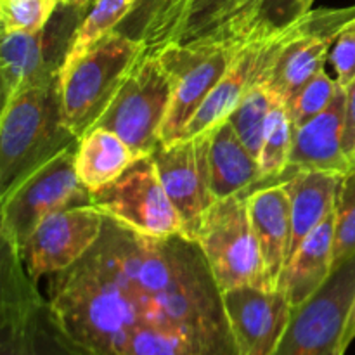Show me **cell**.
Wrapping results in <instances>:
<instances>
[{
    "instance_id": "obj_1",
    "label": "cell",
    "mask_w": 355,
    "mask_h": 355,
    "mask_svg": "<svg viewBox=\"0 0 355 355\" xmlns=\"http://www.w3.org/2000/svg\"><path fill=\"white\" fill-rule=\"evenodd\" d=\"M66 331L92 355H238L200 245L104 218L96 245L49 281Z\"/></svg>"
},
{
    "instance_id": "obj_2",
    "label": "cell",
    "mask_w": 355,
    "mask_h": 355,
    "mask_svg": "<svg viewBox=\"0 0 355 355\" xmlns=\"http://www.w3.org/2000/svg\"><path fill=\"white\" fill-rule=\"evenodd\" d=\"M75 144L62 120L59 78L10 97L0 116V198Z\"/></svg>"
},
{
    "instance_id": "obj_3",
    "label": "cell",
    "mask_w": 355,
    "mask_h": 355,
    "mask_svg": "<svg viewBox=\"0 0 355 355\" xmlns=\"http://www.w3.org/2000/svg\"><path fill=\"white\" fill-rule=\"evenodd\" d=\"M0 355H92L55 315L19 248L0 238Z\"/></svg>"
},
{
    "instance_id": "obj_4",
    "label": "cell",
    "mask_w": 355,
    "mask_h": 355,
    "mask_svg": "<svg viewBox=\"0 0 355 355\" xmlns=\"http://www.w3.org/2000/svg\"><path fill=\"white\" fill-rule=\"evenodd\" d=\"M146 52L142 42L114 31L59 73L62 120L76 139L96 127Z\"/></svg>"
},
{
    "instance_id": "obj_5",
    "label": "cell",
    "mask_w": 355,
    "mask_h": 355,
    "mask_svg": "<svg viewBox=\"0 0 355 355\" xmlns=\"http://www.w3.org/2000/svg\"><path fill=\"white\" fill-rule=\"evenodd\" d=\"M354 23L355 6L312 9L290 28L266 40L257 82L284 104L324 69L336 37Z\"/></svg>"
},
{
    "instance_id": "obj_6",
    "label": "cell",
    "mask_w": 355,
    "mask_h": 355,
    "mask_svg": "<svg viewBox=\"0 0 355 355\" xmlns=\"http://www.w3.org/2000/svg\"><path fill=\"white\" fill-rule=\"evenodd\" d=\"M246 194L215 201L194 234L222 293L243 286L269 290Z\"/></svg>"
},
{
    "instance_id": "obj_7",
    "label": "cell",
    "mask_w": 355,
    "mask_h": 355,
    "mask_svg": "<svg viewBox=\"0 0 355 355\" xmlns=\"http://www.w3.org/2000/svg\"><path fill=\"white\" fill-rule=\"evenodd\" d=\"M170 103L172 80L158 54L146 52L96 127L123 139L139 158L151 156L162 144Z\"/></svg>"
},
{
    "instance_id": "obj_8",
    "label": "cell",
    "mask_w": 355,
    "mask_h": 355,
    "mask_svg": "<svg viewBox=\"0 0 355 355\" xmlns=\"http://www.w3.org/2000/svg\"><path fill=\"white\" fill-rule=\"evenodd\" d=\"M75 153L76 144L49 159L0 198V238L9 239L19 252L45 217L71 205L90 203V193L76 173Z\"/></svg>"
},
{
    "instance_id": "obj_9",
    "label": "cell",
    "mask_w": 355,
    "mask_h": 355,
    "mask_svg": "<svg viewBox=\"0 0 355 355\" xmlns=\"http://www.w3.org/2000/svg\"><path fill=\"white\" fill-rule=\"evenodd\" d=\"M355 298V255L333 269L321 290L290 319L270 355H345L342 350L347 321Z\"/></svg>"
},
{
    "instance_id": "obj_10",
    "label": "cell",
    "mask_w": 355,
    "mask_h": 355,
    "mask_svg": "<svg viewBox=\"0 0 355 355\" xmlns=\"http://www.w3.org/2000/svg\"><path fill=\"white\" fill-rule=\"evenodd\" d=\"M239 49L227 42H173L156 52L172 80V103L163 127L162 144L180 139L208 94L231 68Z\"/></svg>"
},
{
    "instance_id": "obj_11",
    "label": "cell",
    "mask_w": 355,
    "mask_h": 355,
    "mask_svg": "<svg viewBox=\"0 0 355 355\" xmlns=\"http://www.w3.org/2000/svg\"><path fill=\"white\" fill-rule=\"evenodd\" d=\"M90 203L106 217L142 234L155 238L184 234L182 218L166 194L151 156L137 159L116 180L90 193Z\"/></svg>"
},
{
    "instance_id": "obj_12",
    "label": "cell",
    "mask_w": 355,
    "mask_h": 355,
    "mask_svg": "<svg viewBox=\"0 0 355 355\" xmlns=\"http://www.w3.org/2000/svg\"><path fill=\"white\" fill-rule=\"evenodd\" d=\"M82 10L62 6L61 19L55 14L38 31H6L0 42L2 104L28 87L59 78L73 33L83 17Z\"/></svg>"
},
{
    "instance_id": "obj_13",
    "label": "cell",
    "mask_w": 355,
    "mask_h": 355,
    "mask_svg": "<svg viewBox=\"0 0 355 355\" xmlns=\"http://www.w3.org/2000/svg\"><path fill=\"white\" fill-rule=\"evenodd\" d=\"M106 215L92 203L71 205L45 217L21 248V257L35 281L78 262L99 239Z\"/></svg>"
},
{
    "instance_id": "obj_14",
    "label": "cell",
    "mask_w": 355,
    "mask_h": 355,
    "mask_svg": "<svg viewBox=\"0 0 355 355\" xmlns=\"http://www.w3.org/2000/svg\"><path fill=\"white\" fill-rule=\"evenodd\" d=\"M210 135L211 130L196 137H180L163 142L151 155L159 180L184 224V234L194 239L200 222L215 203L210 187Z\"/></svg>"
},
{
    "instance_id": "obj_15",
    "label": "cell",
    "mask_w": 355,
    "mask_h": 355,
    "mask_svg": "<svg viewBox=\"0 0 355 355\" xmlns=\"http://www.w3.org/2000/svg\"><path fill=\"white\" fill-rule=\"evenodd\" d=\"M238 355H270L288 324L291 305L283 291L243 286L224 291Z\"/></svg>"
},
{
    "instance_id": "obj_16",
    "label": "cell",
    "mask_w": 355,
    "mask_h": 355,
    "mask_svg": "<svg viewBox=\"0 0 355 355\" xmlns=\"http://www.w3.org/2000/svg\"><path fill=\"white\" fill-rule=\"evenodd\" d=\"M253 231L262 253L263 270L269 290H277L286 267L291 243V207L284 180L255 187L248 194Z\"/></svg>"
},
{
    "instance_id": "obj_17",
    "label": "cell",
    "mask_w": 355,
    "mask_h": 355,
    "mask_svg": "<svg viewBox=\"0 0 355 355\" xmlns=\"http://www.w3.org/2000/svg\"><path fill=\"white\" fill-rule=\"evenodd\" d=\"M347 92L340 87L335 99L318 116L293 132L288 170H324L347 173L350 163L343 151Z\"/></svg>"
},
{
    "instance_id": "obj_18",
    "label": "cell",
    "mask_w": 355,
    "mask_h": 355,
    "mask_svg": "<svg viewBox=\"0 0 355 355\" xmlns=\"http://www.w3.org/2000/svg\"><path fill=\"white\" fill-rule=\"evenodd\" d=\"M333 239H335V211L305 238L283 270L279 290L291 309L314 297L333 272Z\"/></svg>"
},
{
    "instance_id": "obj_19",
    "label": "cell",
    "mask_w": 355,
    "mask_h": 355,
    "mask_svg": "<svg viewBox=\"0 0 355 355\" xmlns=\"http://www.w3.org/2000/svg\"><path fill=\"white\" fill-rule=\"evenodd\" d=\"M342 175L343 173L324 170H293V175L284 179L291 207V243L288 262L305 238L335 211L336 193Z\"/></svg>"
},
{
    "instance_id": "obj_20",
    "label": "cell",
    "mask_w": 355,
    "mask_h": 355,
    "mask_svg": "<svg viewBox=\"0 0 355 355\" xmlns=\"http://www.w3.org/2000/svg\"><path fill=\"white\" fill-rule=\"evenodd\" d=\"M263 44L266 42H259V44L243 45L239 49L231 68L214 87V90L208 94L200 110L194 113L187 127L184 128L180 137H196V135L211 130L231 116V113L241 103L253 82H257L259 78Z\"/></svg>"
},
{
    "instance_id": "obj_21",
    "label": "cell",
    "mask_w": 355,
    "mask_h": 355,
    "mask_svg": "<svg viewBox=\"0 0 355 355\" xmlns=\"http://www.w3.org/2000/svg\"><path fill=\"white\" fill-rule=\"evenodd\" d=\"M210 187L215 201L232 194L248 193L263 182L260 163L246 149L231 121L211 128L210 135Z\"/></svg>"
},
{
    "instance_id": "obj_22",
    "label": "cell",
    "mask_w": 355,
    "mask_h": 355,
    "mask_svg": "<svg viewBox=\"0 0 355 355\" xmlns=\"http://www.w3.org/2000/svg\"><path fill=\"white\" fill-rule=\"evenodd\" d=\"M137 159L123 139L103 127L89 130L76 144V173L89 193L116 180Z\"/></svg>"
},
{
    "instance_id": "obj_23",
    "label": "cell",
    "mask_w": 355,
    "mask_h": 355,
    "mask_svg": "<svg viewBox=\"0 0 355 355\" xmlns=\"http://www.w3.org/2000/svg\"><path fill=\"white\" fill-rule=\"evenodd\" d=\"M315 0H259L250 12L205 42H227L243 47L270 40L312 10ZM200 44V42H198Z\"/></svg>"
},
{
    "instance_id": "obj_24",
    "label": "cell",
    "mask_w": 355,
    "mask_h": 355,
    "mask_svg": "<svg viewBox=\"0 0 355 355\" xmlns=\"http://www.w3.org/2000/svg\"><path fill=\"white\" fill-rule=\"evenodd\" d=\"M191 0H137L116 28V33L142 42L148 52H158L179 40Z\"/></svg>"
},
{
    "instance_id": "obj_25",
    "label": "cell",
    "mask_w": 355,
    "mask_h": 355,
    "mask_svg": "<svg viewBox=\"0 0 355 355\" xmlns=\"http://www.w3.org/2000/svg\"><path fill=\"white\" fill-rule=\"evenodd\" d=\"M135 2L137 0H94L73 33L61 73L71 68L94 45L114 33L121 21L134 9Z\"/></svg>"
},
{
    "instance_id": "obj_26",
    "label": "cell",
    "mask_w": 355,
    "mask_h": 355,
    "mask_svg": "<svg viewBox=\"0 0 355 355\" xmlns=\"http://www.w3.org/2000/svg\"><path fill=\"white\" fill-rule=\"evenodd\" d=\"M259 0H191L179 35V44H198L217 37L245 16Z\"/></svg>"
},
{
    "instance_id": "obj_27",
    "label": "cell",
    "mask_w": 355,
    "mask_h": 355,
    "mask_svg": "<svg viewBox=\"0 0 355 355\" xmlns=\"http://www.w3.org/2000/svg\"><path fill=\"white\" fill-rule=\"evenodd\" d=\"M276 103L277 99L266 85H262L260 82H253L241 103L227 118L234 127L236 134L243 141V144L257 159L260 156L270 113H272V107Z\"/></svg>"
},
{
    "instance_id": "obj_28",
    "label": "cell",
    "mask_w": 355,
    "mask_h": 355,
    "mask_svg": "<svg viewBox=\"0 0 355 355\" xmlns=\"http://www.w3.org/2000/svg\"><path fill=\"white\" fill-rule=\"evenodd\" d=\"M293 132L295 127L291 123L286 106L281 101H277L272 107V113H270L269 125H267L266 137H263V144L259 156L260 172H262L263 180L286 173L288 166H290Z\"/></svg>"
},
{
    "instance_id": "obj_29",
    "label": "cell",
    "mask_w": 355,
    "mask_h": 355,
    "mask_svg": "<svg viewBox=\"0 0 355 355\" xmlns=\"http://www.w3.org/2000/svg\"><path fill=\"white\" fill-rule=\"evenodd\" d=\"M355 255V166L343 173L335 201L333 269Z\"/></svg>"
},
{
    "instance_id": "obj_30",
    "label": "cell",
    "mask_w": 355,
    "mask_h": 355,
    "mask_svg": "<svg viewBox=\"0 0 355 355\" xmlns=\"http://www.w3.org/2000/svg\"><path fill=\"white\" fill-rule=\"evenodd\" d=\"M338 89L340 85L336 78H331L326 68L321 69L315 76H312L304 87H300L284 103L293 127H300V125L307 123L311 118L322 113L331 104V101L335 99Z\"/></svg>"
},
{
    "instance_id": "obj_31",
    "label": "cell",
    "mask_w": 355,
    "mask_h": 355,
    "mask_svg": "<svg viewBox=\"0 0 355 355\" xmlns=\"http://www.w3.org/2000/svg\"><path fill=\"white\" fill-rule=\"evenodd\" d=\"M61 0H0L2 30L38 31L49 24Z\"/></svg>"
},
{
    "instance_id": "obj_32",
    "label": "cell",
    "mask_w": 355,
    "mask_h": 355,
    "mask_svg": "<svg viewBox=\"0 0 355 355\" xmlns=\"http://www.w3.org/2000/svg\"><path fill=\"white\" fill-rule=\"evenodd\" d=\"M328 62L335 69V78L340 87L347 89L355 80V23L336 37Z\"/></svg>"
},
{
    "instance_id": "obj_33",
    "label": "cell",
    "mask_w": 355,
    "mask_h": 355,
    "mask_svg": "<svg viewBox=\"0 0 355 355\" xmlns=\"http://www.w3.org/2000/svg\"><path fill=\"white\" fill-rule=\"evenodd\" d=\"M345 132H343V151L350 163V168L355 166V80L345 89Z\"/></svg>"
},
{
    "instance_id": "obj_34",
    "label": "cell",
    "mask_w": 355,
    "mask_h": 355,
    "mask_svg": "<svg viewBox=\"0 0 355 355\" xmlns=\"http://www.w3.org/2000/svg\"><path fill=\"white\" fill-rule=\"evenodd\" d=\"M355 340V298H354V304L352 309H350V315H349V321H347V328H345V335H343V342H342V350L347 352Z\"/></svg>"
},
{
    "instance_id": "obj_35",
    "label": "cell",
    "mask_w": 355,
    "mask_h": 355,
    "mask_svg": "<svg viewBox=\"0 0 355 355\" xmlns=\"http://www.w3.org/2000/svg\"><path fill=\"white\" fill-rule=\"evenodd\" d=\"M92 2H94V0H61V6L71 7V9L82 10V12H85V10L89 9L90 3H92Z\"/></svg>"
}]
</instances>
